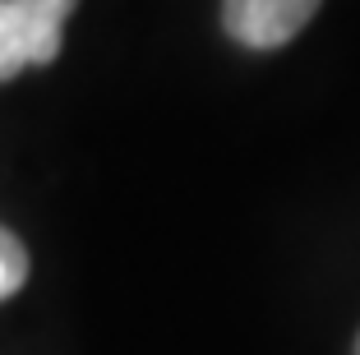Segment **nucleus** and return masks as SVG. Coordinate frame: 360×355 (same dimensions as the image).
<instances>
[{
    "label": "nucleus",
    "mask_w": 360,
    "mask_h": 355,
    "mask_svg": "<svg viewBox=\"0 0 360 355\" xmlns=\"http://www.w3.org/2000/svg\"><path fill=\"white\" fill-rule=\"evenodd\" d=\"M79 0H0V84L28 65H51Z\"/></svg>",
    "instance_id": "nucleus-1"
},
{
    "label": "nucleus",
    "mask_w": 360,
    "mask_h": 355,
    "mask_svg": "<svg viewBox=\"0 0 360 355\" xmlns=\"http://www.w3.org/2000/svg\"><path fill=\"white\" fill-rule=\"evenodd\" d=\"M323 0H222V28L250 51H277L314 19Z\"/></svg>",
    "instance_id": "nucleus-2"
},
{
    "label": "nucleus",
    "mask_w": 360,
    "mask_h": 355,
    "mask_svg": "<svg viewBox=\"0 0 360 355\" xmlns=\"http://www.w3.org/2000/svg\"><path fill=\"white\" fill-rule=\"evenodd\" d=\"M23 282H28V254L10 226H0V300H10Z\"/></svg>",
    "instance_id": "nucleus-3"
},
{
    "label": "nucleus",
    "mask_w": 360,
    "mask_h": 355,
    "mask_svg": "<svg viewBox=\"0 0 360 355\" xmlns=\"http://www.w3.org/2000/svg\"><path fill=\"white\" fill-rule=\"evenodd\" d=\"M356 355H360V337H356Z\"/></svg>",
    "instance_id": "nucleus-4"
}]
</instances>
